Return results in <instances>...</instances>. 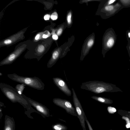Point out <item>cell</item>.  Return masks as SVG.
I'll return each mask as SVG.
<instances>
[{
    "mask_svg": "<svg viewBox=\"0 0 130 130\" xmlns=\"http://www.w3.org/2000/svg\"><path fill=\"white\" fill-rule=\"evenodd\" d=\"M85 121L86 122L89 130H93L88 120H87L86 116L85 117Z\"/></svg>",
    "mask_w": 130,
    "mask_h": 130,
    "instance_id": "cell-20",
    "label": "cell"
},
{
    "mask_svg": "<svg viewBox=\"0 0 130 130\" xmlns=\"http://www.w3.org/2000/svg\"><path fill=\"white\" fill-rule=\"evenodd\" d=\"M72 16L71 13L70 12L68 14L67 19L68 24H70L71 22V18Z\"/></svg>",
    "mask_w": 130,
    "mask_h": 130,
    "instance_id": "cell-18",
    "label": "cell"
},
{
    "mask_svg": "<svg viewBox=\"0 0 130 130\" xmlns=\"http://www.w3.org/2000/svg\"><path fill=\"white\" fill-rule=\"evenodd\" d=\"M0 88L5 95L13 103H18L27 110L25 113L27 116L32 119L33 117L30 115L31 113L36 112L39 114L36 110L33 109L30 104L19 94L17 90L12 86L3 83L0 84Z\"/></svg>",
    "mask_w": 130,
    "mask_h": 130,
    "instance_id": "cell-1",
    "label": "cell"
},
{
    "mask_svg": "<svg viewBox=\"0 0 130 130\" xmlns=\"http://www.w3.org/2000/svg\"><path fill=\"white\" fill-rule=\"evenodd\" d=\"M22 95L31 106L35 108L39 114L41 115L43 118L48 117L50 116L49 110L45 106L27 97L23 93Z\"/></svg>",
    "mask_w": 130,
    "mask_h": 130,
    "instance_id": "cell-7",
    "label": "cell"
},
{
    "mask_svg": "<svg viewBox=\"0 0 130 130\" xmlns=\"http://www.w3.org/2000/svg\"><path fill=\"white\" fill-rule=\"evenodd\" d=\"M40 35L39 34H38L35 37V39L36 40L38 39Z\"/></svg>",
    "mask_w": 130,
    "mask_h": 130,
    "instance_id": "cell-28",
    "label": "cell"
},
{
    "mask_svg": "<svg viewBox=\"0 0 130 130\" xmlns=\"http://www.w3.org/2000/svg\"><path fill=\"white\" fill-rule=\"evenodd\" d=\"M124 8L130 7V0H118Z\"/></svg>",
    "mask_w": 130,
    "mask_h": 130,
    "instance_id": "cell-15",
    "label": "cell"
},
{
    "mask_svg": "<svg viewBox=\"0 0 130 130\" xmlns=\"http://www.w3.org/2000/svg\"><path fill=\"white\" fill-rule=\"evenodd\" d=\"M126 38L128 43H130V29L127 30L126 32Z\"/></svg>",
    "mask_w": 130,
    "mask_h": 130,
    "instance_id": "cell-17",
    "label": "cell"
},
{
    "mask_svg": "<svg viewBox=\"0 0 130 130\" xmlns=\"http://www.w3.org/2000/svg\"><path fill=\"white\" fill-rule=\"evenodd\" d=\"M11 42L12 41L11 40L8 39L5 40L4 42V43L5 44H7L11 43Z\"/></svg>",
    "mask_w": 130,
    "mask_h": 130,
    "instance_id": "cell-23",
    "label": "cell"
},
{
    "mask_svg": "<svg viewBox=\"0 0 130 130\" xmlns=\"http://www.w3.org/2000/svg\"><path fill=\"white\" fill-rule=\"evenodd\" d=\"M126 48H127V52L130 58V43H128V44L126 46Z\"/></svg>",
    "mask_w": 130,
    "mask_h": 130,
    "instance_id": "cell-22",
    "label": "cell"
},
{
    "mask_svg": "<svg viewBox=\"0 0 130 130\" xmlns=\"http://www.w3.org/2000/svg\"><path fill=\"white\" fill-rule=\"evenodd\" d=\"M2 75V74L1 72L0 73V76H1Z\"/></svg>",
    "mask_w": 130,
    "mask_h": 130,
    "instance_id": "cell-30",
    "label": "cell"
},
{
    "mask_svg": "<svg viewBox=\"0 0 130 130\" xmlns=\"http://www.w3.org/2000/svg\"><path fill=\"white\" fill-rule=\"evenodd\" d=\"M117 39V35L114 29L112 28L108 29L104 35V39L103 57H105L106 52L114 46Z\"/></svg>",
    "mask_w": 130,
    "mask_h": 130,
    "instance_id": "cell-4",
    "label": "cell"
},
{
    "mask_svg": "<svg viewBox=\"0 0 130 130\" xmlns=\"http://www.w3.org/2000/svg\"><path fill=\"white\" fill-rule=\"evenodd\" d=\"M50 16L49 14H46L44 17V19L45 20H48L50 19Z\"/></svg>",
    "mask_w": 130,
    "mask_h": 130,
    "instance_id": "cell-25",
    "label": "cell"
},
{
    "mask_svg": "<svg viewBox=\"0 0 130 130\" xmlns=\"http://www.w3.org/2000/svg\"><path fill=\"white\" fill-rule=\"evenodd\" d=\"M54 130H67V127L66 125L60 123H57L52 126Z\"/></svg>",
    "mask_w": 130,
    "mask_h": 130,
    "instance_id": "cell-13",
    "label": "cell"
},
{
    "mask_svg": "<svg viewBox=\"0 0 130 130\" xmlns=\"http://www.w3.org/2000/svg\"><path fill=\"white\" fill-rule=\"evenodd\" d=\"M107 110L110 113H113L116 111V110L115 108L111 106H108L107 107Z\"/></svg>",
    "mask_w": 130,
    "mask_h": 130,
    "instance_id": "cell-16",
    "label": "cell"
},
{
    "mask_svg": "<svg viewBox=\"0 0 130 130\" xmlns=\"http://www.w3.org/2000/svg\"><path fill=\"white\" fill-rule=\"evenodd\" d=\"M26 86L25 85L23 84H18L16 85L15 89L17 90L18 93L22 95Z\"/></svg>",
    "mask_w": 130,
    "mask_h": 130,
    "instance_id": "cell-14",
    "label": "cell"
},
{
    "mask_svg": "<svg viewBox=\"0 0 130 130\" xmlns=\"http://www.w3.org/2000/svg\"><path fill=\"white\" fill-rule=\"evenodd\" d=\"M123 8L124 7L118 0L113 4L106 5L104 7L103 10L106 17L109 18L114 15Z\"/></svg>",
    "mask_w": 130,
    "mask_h": 130,
    "instance_id": "cell-8",
    "label": "cell"
},
{
    "mask_svg": "<svg viewBox=\"0 0 130 130\" xmlns=\"http://www.w3.org/2000/svg\"><path fill=\"white\" fill-rule=\"evenodd\" d=\"M80 88L96 94L104 92H114L123 91L115 85L102 81H90L83 82L80 86Z\"/></svg>",
    "mask_w": 130,
    "mask_h": 130,
    "instance_id": "cell-2",
    "label": "cell"
},
{
    "mask_svg": "<svg viewBox=\"0 0 130 130\" xmlns=\"http://www.w3.org/2000/svg\"><path fill=\"white\" fill-rule=\"evenodd\" d=\"M73 100L78 117L83 130H86L85 125L86 116L80 101L78 98L73 88H72Z\"/></svg>",
    "mask_w": 130,
    "mask_h": 130,
    "instance_id": "cell-5",
    "label": "cell"
},
{
    "mask_svg": "<svg viewBox=\"0 0 130 130\" xmlns=\"http://www.w3.org/2000/svg\"><path fill=\"white\" fill-rule=\"evenodd\" d=\"M58 15L56 12L53 13L51 16V18L53 20L57 19V18Z\"/></svg>",
    "mask_w": 130,
    "mask_h": 130,
    "instance_id": "cell-19",
    "label": "cell"
},
{
    "mask_svg": "<svg viewBox=\"0 0 130 130\" xmlns=\"http://www.w3.org/2000/svg\"><path fill=\"white\" fill-rule=\"evenodd\" d=\"M91 98L94 100L101 103L106 104H110L113 103L112 100L107 98L96 96H93Z\"/></svg>",
    "mask_w": 130,
    "mask_h": 130,
    "instance_id": "cell-12",
    "label": "cell"
},
{
    "mask_svg": "<svg viewBox=\"0 0 130 130\" xmlns=\"http://www.w3.org/2000/svg\"><path fill=\"white\" fill-rule=\"evenodd\" d=\"M48 36L47 35H46L45 34H44L42 36V37L43 38H46Z\"/></svg>",
    "mask_w": 130,
    "mask_h": 130,
    "instance_id": "cell-29",
    "label": "cell"
},
{
    "mask_svg": "<svg viewBox=\"0 0 130 130\" xmlns=\"http://www.w3.org/2000/svg\"><path fill=\"white\" fill-rule=\"evenodd\" d=\"M8 77L15 81L25 84L26 86L39 90L44 89L45 85L39 78L19 76L15 73L8 74Z\"/></svg>",
    "mask_w": 130,
    "mask_h": 130,
    "instance_id": "cell-3",
    "label": "cell"
},
{
    "mask_svg": "<svg viewBox=\"0 0 130 130\" xmlns=\"http://www.w3.org/2000/svg\"><path fill=\"white\" fill-rule=\"evenodd\" d=\"M93 40L92 39H90L88 42L87 44L88 46L89 47H90L93 45Z\"/></svg>",
    "mask_w": 130,
    "mask_h": 130,
    "instance_id": "cell-21",
    "label": "cell"
},
{
    "mask_svg": "<svg viewBox=\"0 0 130 130\" xmlns=\"http://www.w3.org/2000/svg\"><path fill=\"white\" fill-rule=\"evenodd\" d=\"M2 111V109L1 108V107H0V119H1V118L2 117V115H3Z\"/></svg>",
    "mask_w": 130,
    "mask_h": 130,
    "instance_id": "cell-27",
    "label": "cell"
},
{
    "mask_svg": "<svg viewBox=\"0 0 130 130\" xmlns=\"http://www.w3.org/2000/svg\"><path fill=\"white\" fill-rule=\"evenodd\" d=\"M4 119V130H15V122L13 118L6 115Z\"/></svg>",
    "mask_w": 130,
    "mask_h": 130,
    "instance_id": "cell-11",
    "label": "cell"
},
{
    "mask_svg": "<svg viewBox=\"0 0 130 130\" xmlns=\"http://www.w3.org/2000/svg\"><path fill=\"white\" fill-rule=\"evenodd\" d=\"M52 79L54 83L61 91L68 96H71V91L64 80L58 77H53Z\"/></svg>",
    "mask_w": 130,
    "mask_h": 130,
    "instance_id": "cell-9",
    "label": "cell"
},
{
    "mask_svg": "<svg viewBox=\"0 0 130 130\" xmlns=\"http://www.w3.org/2000/svg\"><path fill=\"white\" fill-rule=\"evenodd\" d=\"M62 29L61 28L59 29L57 31V34L58 35H60L62 33Z\"/></svg>",
    "mask_w": 130,
    "mask_h": 130,
    "instance_id": "cell-24",
    "label": "cell"
},
{
    "mask_svg": "<svg viewBox=\"0 0 130 130\" xmlns=\"http://www.w3.org/2000/svg\"><path fill=\"white\" fill-rule=\"evenodd\" d=\"M23 49H18L9 55L0 62V66L12 64L20 56Z\"/></svg>",
    "mask_w": 130,
    "mask_h": 130,
    "instance_id": "cell-10",
    "label": "cell"
},
{
    "mask_svg": "<svg viewBox=\"0 0 130 130\" xmlns=\"http://www.w3.org/2000/svg\"><path fill=\"white\" fill-rule=\"evenodd\" d=\"M53 101L55 105L64 109L67 113L78 117L75 108L69 101L56 98L53 99Z\"/></svg>",
    "mask_w": 130,
    "mask_h": 130,
    "instance_id": "cell-6",
    "label": "cell"
},
{
    "mask_svg": "<svg viewBox=\"0 0 130 130\" xmlns=\"http://www.w3.org/2000/svg\"><path fill=\"white\" fill-rule=\"evenodd\" d=\"M52 38L54 40H56L58 39V36L56 35H54L52 36Z\"/></svg>",
    "mask_w": 130,
    "mask_h": 130,
    "instance_id": "cell-26",
    "label": "cell"
}]
</instances>
